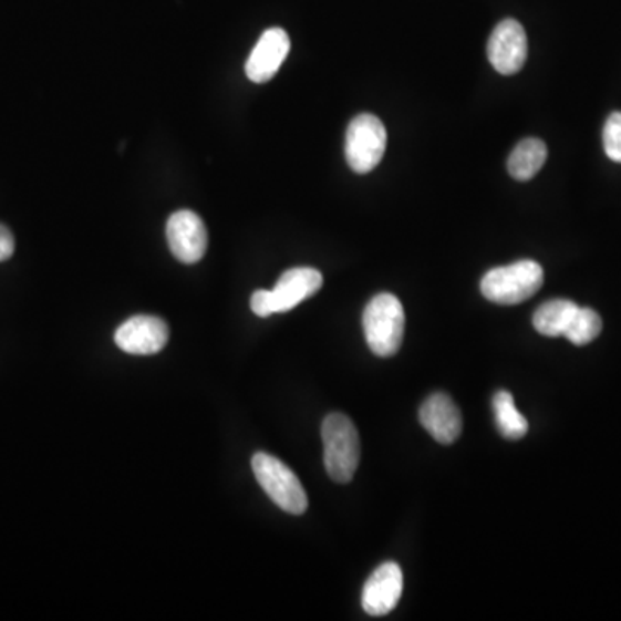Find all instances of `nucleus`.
<instances>
[{
  "instance_id": "nucleus-1",
  "label": "nucleus",
  "mask_w": 621,
  "mask_h": 621,
  "mask_svg": "<svg viewBox=\"0 0 621 621\" xmlns=\"http://www.w3.org/2000/svg\"><path fill=\"white\" fill-rule=\"evenodd\" d=\"M324 468L337 484H349L360 466L361 442L356 426L349 416L332 413L321 425Z\"/></svg>"
},
{
  "instance_id": "nucleus-2",
  "label": "nucleus",
  "mask_w": 621,
  "mask_h": 621,
  "mask_svg": "<svg viewBox=\"0 0 621 621\" xmlns=\"http://www.w3.org/2000/svg\"><path fill=\"white\" fill-rule=\"evenodd\" d=\"M404 308L394 293H379L368 302L363 313V330L368 348L380 358L394 356L403 345Z\"/></svg>"
},
{
  "instance_id": "nucleus-3",
  "label": "nucleus",
  "mask_w": 621,
  "mask_h": 621,
  "mask_svg": "<svg viewBox=\"0 0 621 621\" xmlns=\"http://www.w3.org/2000/svg\"><path fill=\"white\" fill-rule=\"evenodd\" d=\"M544 283V270L530 259L494 268L482 278L480 290L485 299L500 306H516L528 301L539 292Z\"/></svg>"
},
{
  "instance_id": "nucleus-4",
  "label": "nucleus",
  "mask_w": 621,
  "mask_h": 621,
  "mask_svg": "<svg viewBox=\"0 0 621 621\" xmlns=\"http://www.w3.org/2000/svg\"><path fill=\"white\" fill-rule=\"evenodd\" d=\"M323 287V275L314 268H292L278 278L273 290H256L250 309L261 318L287 313Z\"/></svg>"
},
{
  "instance_id": "nucleus-5",
  "label": "nucleus",
  "mask_w": 621,
  "mask_h": 621,
  "mask_svg": "<svg viewBox=\"0 0 621 621\" xmlns=\"http://www.w3.org/2000/svg\"><path fill=\"white\" fill-rule=\"evenodd\" d=\"M252 472L262 490L278 508L290 515H304L308 496L296 473L271 454L256 453L252 456Z\"/></svg>"
},
{
  "instance_id": "nucleus-6",
  "label": "nucleus",
  "mask_w": 621,
  "mask_h": 621,
  "mask_svg": "<svg viewBox=\"0 0 621 621\" xmlns=\"http://www.w3.org/2000/svg\"><path fill=\"white\" fill-rule=\"evenodd\" d=\"M387 149V130L375 114H358L345 133V159L352 172L366 175L380 165Z\"/></svg>"
},
{
  "instance_id": "nucleus-7",
  "label": "nucleus",
  "mask_w": 621,
  "mask_h": 621,
  "mask_svg": "<svg viewBox=\"0 0 621 621\" xmlns=\"http://www.w3.org/2000/svg\"><path fill=\"white\" fill-rule=\"evenodd\" d=\"M169 329L165 320L149 314H137L120 324L114 333V342L126 354L151 356L163 351L168 344Z\"/></svg>"
},
{
  "instance_id": "nucleus-8",
  "label": "nucleus",
  "mask_w": 621,
  "mask_h": 621,
  "mask_svg": "<svg viewBox=\"0 0 621 621\" xmlns=\"http://www.w3.org/2000/svg\"><path fill=\"white\" fill-rule=\"evenodd\" d=\"M487 55L497 73L516 75L527 63L528 40L525 28L516 20L500 21L487 43Z\"/></svg>"
},
{
  "instance_id": "nucleus-9",
  "label": "nucleus",
  "mask_w": 621,
  "mask_h": 621,
  "mask_svg": "<svg viewBox=\"0 0 621 621\" xmlns=\"http://www.w3.org/2000/svg\"><path fill=\"white\" fill-rule=\"evenodd\" d=\"M166 239L173 256L184 265H194L206 255V225L197 213L182 209L169 216Z\"/></svg>"
},
{
  "instance_id": "nucleus-10",
  "label": "nucleus",
  "mask_w": 621,
  "mask_h": 621,
  "mask_svg": "<svg viewBox=\"0 0 621 621\" xmlns=\"http://www.w3.org/2000/svg\"><path fill=\"white\" fill-rule=\"evenodd\" d=\"M403 570L394 561L380 565L364 583L361 604L372 617H383L395 610L399 599L403 596Z\"/></svg>"
},
{
  "instance_id": "nucleus-11",
  "label": "nucleus",
  "mask_w": 621,
  "mask_h": 621,
  "mask_svg": "<svg viewBox=\"0 0 621 621\" xmlns=\"http://www.w3.org/2000/svg\"><path fill=\"white\" fill-rule=\"evenodd\" d=\"M290 52V39L283 28L262 33L246 63L247 79L255 83L270 82Z\"/></svg>"
},
{
  "instance_id": "nucleus-12",
  "label": "nucleus",
  "mask_w": 621,
  "mask_h": 621,
  "mask_svg": "<svg viewBox=\"0 0 621 621\" xmlns=\"http://www.w3.org/2000/svg\"><path fill=\"white\" fill-rule=\"evenodd\" d=\"M420 422L438 444L451 446L463 432V416L459 407L447 394L431 395L420 407Z\"/></svg>"
},
{
  "instance_id": "nucleus-13",
  "label": "nucleus",
  "mask_w": 621,
  "mask_h": 621,
  "mask_svg": "<svg viewBox=\"0 0 621 621\" xmlns=\"http://www.w3.org/2000/svg\"><path fill=\"white\" fill-rule=\"evenodd\" d=\"M546 159V144L539 138H525L509 154L508 173L515 180H531L542 169Z\"/></svg>"
},
{
  "instance_id": "nucleus-14",
  "label": "nucleus",
  "mask_w": 621,
  "mask_h": 621,
  "mask_svg": "<svg viewBox=\"0 0 621 621\" xmlns=\"http://www.w3.org/2000/svg\"><path fill=\"white\" fill-rule=\"evenodd\" d=\"M579 306L567 299L547 301L534 314V327L544 337H565Z\"/></svg>"
},
{
  "instance_id": "nucleus-15",
  "label": "nucleus",
  "mask_w": 621,
  "mask_h": 621,
  "mask_svg": "<svg viewBox=\"0 0 621 621\" xmlns=\"http://www.w3.org/2000/svg\"><path fill=\"white\" fill-rule=\"evenodd\" d=\"M494 416L500 435L508 441H518L528 432V422L520 411L516 410L515 399L508 391H499L494 395Z\"/></svg>"
},
{
  "instance_id": "nucleus-16",
  "label": "nucleus",
  "mask_w": 621,
  "mask_h": 621,
  "mask_svg": "<svg viewBox=\"0 0 621 621\" xmlns=\"http://www.w3.org/2000/svg\"><path fill=\"white\" fill-rule=\"evenodd\" d=\"M601 330L602 320L601 317L596 313L594 309L579 308L565 337L570 340L571 344L587 345L590 344L592 340L598 339Z\"/></svg>"
},
{
  "instance_id": "nucleus-17",
  "label": "nucleus",
  "mask_w": 621,
  "mask_h": 621,
  "mask_svg": "<svg viewBox=\"0 0 621 621\" xmlns=\"http://www.w3.org/2000/svg\"><path fill=\"white\" fill-rule=\"evenodd\" d=\"M602 145L606 156L614 163H621V113L610 114L602 130Z\"/></svg>"
},
{
  "instance_id": "nucleus-18",
  "label": "nucleus",
  "mask_w": 621,
  "mask_h": 621,
  "mask_svg": "<svg viewBox=\"0 0 621 621\" xmlns=\"http://www.w3.org/2000/svg\"><path fill=\"white\" fill-rule=\"evenodd\" d=\"M14 252V237L9 228L0 225V261H8Z\"/></svg>"
}]
</instances>
